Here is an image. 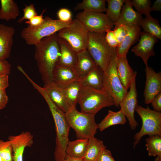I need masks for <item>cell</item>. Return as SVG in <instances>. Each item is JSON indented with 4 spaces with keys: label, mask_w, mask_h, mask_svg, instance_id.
Here are the masks:
<instances>
[{
    "label": "cell",
    "mask_w": 161,
    "mask_h": 161,
    "mask_svg": "<svg viewBox=\"0 0 161 161\" xmlns=\"http://www.w3.org/2000/svg\"><path fill=\"white\" fill-rule=\"evenodd\" d=\"M57 32L45 37L35 45V58L44 85L53 81V71L60 55Z\"/></svg>",
    "instance_id": "6da1fadb"
},
{
    "label": "cell",
    "mask_w": 161,
    "mask_h": 161,
    "mask_svg": "<svg viewBox=\"0 0 161 161\" xmlns=\"http://www.w3.org/2000/svg\"><path fill=\"white\" fill-rule=\"evenodd\" d=\"M46 101L52 116L56 132V147L54 152L55 161H63L69 141V136L70 127L66 117L65 113L59 109L52 102L42 87L36 88Z\"/></svg>",
    "instance_id": "7a4b0ae2"
},
{
    "label": "cell",
    "mask_w": 161,
    "mask_h": 161,
    "mask_svg": "<svg viewBox=\"0 0 161 161\" xmlns=\"http://www.w3.org/2000/svg\"><path fill=\"white\" fill-rule=\"evenodd\" d=\"M81 112L95 115L103 108L114 106L112 98L103 89L82 86L77 99Z\"/></svg>",
    "instance_id": "3957f363"
},
{
    "label": "cell",
    "mask_w": 161,
    "mask_h": 161,
    "mask_svg": "<svg viewBox=\"0 0 161 161\" xmlns=\"http://www.w3.org/2000/svg\"><path fill=\"white\" fill-rule=\"evenodd\" d=\"M44 21L41 25L36 27L28 25L21 32V38L29 45H35L44 38L57 32L61 29L69 26V22L54 19L49 16L44 18Z\"/></svg>",
    "instance_id": "277c9868"
},
{
    "label": "cell",
    "mask_w": 161,
    "mask_h": 161,
    "mask_svg": "<svg viewBox=\"0 0 161 161\" xmlns=\"http://www.w3.org/2000/svg\"><path fill=\"white\" fill-rule=\"evenodd\" d=\"M105 33L89 32L87 50L96 65L103 71L107 68L116 49L111 47L106 41Z\"/></svg>",
    "instance_id": "5b68a950"
},
{
    "label": "cell",
    "mask_w": 161,
    "mask_h": 161,
    "mask_svg": "<svg viewBox=\"0 0 161 161\" xmlns=\"http://www.w3.org/2000/svg\"><path fill=\"white\" fill-rule=\"evenodd\" d=\"M65 115L78 139H89L94 137L98 129V124L95 121V115L80 112L75 107L65 113Z\"/></svg>",
    "instance_id": "8992f818"
},
{
    "label": "cell",
    "mask_w": 161,
    "mask_h": 161,
    "mask_svg": "<svg viewBox=\"0 0 161 161\" xmlns=\"http://www.w3.org/2000/svg\"><path fill=\"white\" fill-rule=\"evenodd\" d=\"M136 111L141 119L142 124L140 131L134 136L133 148H135L140 141L142 137L148 136L157 135L161 137V113L152 110L148 106L144 108L137 104Z\"/></svg>",
    "instance_id": "52a82bcc"
},
{
    "label": "cell",
    "mask_w": 161,
    "mask_h": 161,
    "mask_svg": "<svg viewBox=\"0 0 161 161\" xmlns=\"http://www.w3.org/2000/svg\"><path fill=\"white\" fill-rule=\"evenodd\" d=\"M89 33L83 24L76 18L69 26L57 32L58 37L66 42L76 53L87 49Z\"/></svg>",
    "instance_id": "ba28073f"
},
{
    "label": "cell",
    "mask_w": 161,
    "mask_h": 161,
    "mask_svg": "<svg viewBox=\"0 0 161 161\" xmlns=\"http://www.w3.org/2000/svg\"><path fill=\"white\" fill-rule=\"evenodd\" d=\"M117 58L115 53L111 58L107 68L104 71L103 89L112 98L114 106L118 107L128 91L123 86L118 75Z\"/></svg>",
    "instance_id": "9c48e42d"
},
{
    "label": "cell",
    "mask_w": 161,
    "mask_h": 161,
    "mask_svg": "<svg viewBox=\"0 0 161 161\" xmlns=\"http://www.w3.org/2000/svg\"><path fill=\"white\" fill-rule=\"evenodd\" d=\"M89 32L103 33L114 28V24L106 14L82 11L76 16Z\"/></svg>",
    "instance_id": "30bf717a"
},
{
    "label": "cell",
    "mask_w": 161,
    "mask_h": 161,
    "mask_svg": "<svg viewBox=\"0 0 161 161\" xmlns=\"http://www.w3.org/2000/svg\"><path fill=\"white\" fill-rule=\"evenodd\" d=\"M137 74L134 76L130 87L129 91L119 104L120 110L126 117L131 129L134 130L138 126L135 119L134 113L135 109L138 104L137 93L136 86V78Z\"/></svg>",
    "instance_id": "8fae6325"
},
{
    "label": "cell",
    "mask_w": 161,
    "mask_h": 161,
    "mask_svg": "<svg viewBox=\"0 0 161 161\" xmlns=\"http://www.w3.org/2000/svg\"><path fill=\"white\" fill-rule=\"evenodd\" d=\"M145 86L143 93L144 102L151 103L155 97L161 92V72H156L152 68L146 67Z\"/></svg>",
    "instance_id": "7c38bea8"
},
{
    "label": "cell",
    "mask_w": 161,
    "mask_h": 161,
    "mask_svg": "<svg viewBox=\"0 0 161 161\" xmlns=\"http://www.w3.org/2000/svg\"><path fill=\"white\" fill-rule=\"evenodd\" d=\"M138 43L131 49L136 55L141 58L146 67L148 66L149 58L154 56V47L157 42L158 39L155 36L144 31L141 32Z\"/></svg>",
    "instance_id": "4fadbf2b"
},
{
    "label": "cell",
    "mask_w": 161,
    "mask_h": 161,
    "mask_svg": "<svg viewBox=\"0 0 161 161\" xmlns=\"http://www.w3.org/2000/svg\"><path fill=\"white\" fill-rule=\"evenodd\" d=\"M33 136L29 131L22 132L17 135H10L8 140L11 143L13 150V161H24L23 154L25 148L31 147L33 143Z\"/></svg>",
    "instance_id": "5bb4252c"
},
{
    "label": "cell",
    "mask_w": 161,
    "mask_h": 161,
    "mask_svg": "<svg viewBox=\"0 0 161 161\" xmlns=\"http://www.w3.org/2000/svg\"><path fill=\"white\" fill-rule=\"evenodd\" d=\"M80 78L74 68L56 64L53 71V81L64 89Z\"/></svg>",
    "instance_id": "9a60e30c"
},
{
    "label": "cell",
    "mask_w": 161,
    "mask_h": 161,
    "mask_svg": "<svg viewBox=\"0 0 161 161\" xmlns=\"http://www.w3.org/2000/svg\"><path fill=\"white\" fill-rule=\"evenodd\" d=\"M42 88L51 100L59 109L65 113L71 110L65 98L63 88L53 81L44 85Z\"/></svg>",
    "instance_id": "2e32d148"
},
{
    "label": "cell",
    "mask_w": 161,
    "mask_h": 161,
    "mask_svg": "<svg viewBox=\"0 0 161 161\" xmlns=\"http://www.w3.org/2000/svg\"><path fill=\"white\" fill-rule=\"evenodd\" d=\"M126 25L127 28V33L122 42L116 48L117 57H126L130 47L139 41L140 39L141 32L140 27L139 26Z\"/></svg>",
    "instance_id": "e0dca14e"
},
{
    "label": "cell",
    "mask_w": 161,
    "mask_h": 161,
    "mask_svg": "<svg viewBox=\"0 0 161 161\" xmlns=\"http://www.w3.org/2000/svg\"><path fill=\"white\" fill-rule=\"evenodd\" d=\"M15 29L12 27L0 24V59L6 60L10 56Z\"/></svg>",
    "instance_id": "ac0fdd59"
},
{
    "label": "cell",
    "mask_w": 161,
    "mask_h": 161,
    "mask_svg": "<svg viewBox=\"0 0 161 161\" xmlns=\"http://www.w3.org/2000/svg\"><path fill=\"white\" fill-rule=\"evenodd\" d=\"M120 16L114 25L139 26L143 19L142 15L134 10L130 0H125Z\"/></svg>",
    "instance_id": "d6986e66"
},
{
    "label": "cell",
    "mask_w": 161,
    "mask_h": 161,
    "mask_svg": "<svg viewBox=\"0 0 161 161\" xmlns=\"http://www.w3.org/2000/svg\"><path fill=\"white\" fill-rule=\"evenodd\" d=\"M117 63L119 77L123 86L128 90L130 88L134 75L137 74V72L134 71L130 66L127 57H117Z\"/></svg>",
    "instance_id": "ffe728a7"
},
{
    "label": "cell",
    "mask_w": 161,
    "mask_h": 161,
    "mask_svg": "<svg viewBox=\"0 0 161 161\" xmlns=\"http://www.w3.org/2000/svg\"><path fill=\"white\" fill-rule=\"evenodd\" d=\"M59 38L60 54L56 64L74 68L77 62V53L66 42Z\"/></svg>",
    "instance_id": "44dd1931"
},
{
    "label": "cell",
    "mask_w": 161,
    "mask_h": 161,
    "mask_svg": "<svg viewBox=\"0 0 161 161\" xmlns=\"http://www.w3.org/2000/svg\"><path fill=\"white\" fill-rule=\"evenodd\" d=\"M77 60L74 68L80 79L84 77L97 66L87 49L77 53Z\"/></svg>",
    "instance_id": "7402d4cb"
},
{
    "label": "cell",
    "mask_w": 161,
    "mask_h": 161,
    "mask_svg": "<svg viewBox=\"0 0 161 161\" xmlns=\"http://www.w3.org/2000/svg\"><path fill=\"white\" fill-rule=\"evenodd\" d=\"M104 71L98 66L84 77L79 81L82 86H87L98 89H103Z\"/></svg>",
    "instance_id": "603a6c76"
},
{
    "label": "cell",
    "mask_w": 161,
    "mask_h": 161,
    "mask_svg": "<svg viewBox=\"0 0 161 161\" xmlns=\"http://www.w3.org/2000/svg\"><path fill=\"white\" fill-rule=\"evenodd\" d=\"M0 19L7 21L15 19L19 15L17 3L13 0H1Z\"/></svg>",
    "instance_id": "cb8c5ba5"
},
{
    "label": "cell",
    "mask_w": 161,
    "mask_h": 161,
    "mask_svg": "<svg viewBox=\"0 0 161 161\" xmlns=\"http://www.w3.org/2000/svg\"><path fill=\"white\" fill-rule=\"evenodd\" d=\"M88 141L89 139H87L69 141L66 149V154L72 157L83 158L86 151Z\"/></svg>",
    "instance_id": "d4e9b609"
},
{
    "label": "cell",
    "mask_w": 161,
    "mask_h": 161,
    "mask_svg": "<svg viewBox=\"0 0 161 161\" xmlns=\"http://www.w3.org/2000/svg\"><path fill=\"white\" fill-rule=\"evenodd\" d=\"M106 147L103 142L95 137L89 139L88 143L83 161H96L101 150Z\"/></svg>",
    "instance_id": "484cf974"
},
{
    "label": "cell",
    "mask_w": 161,
    "mask_h": 161,
    "mask_svg": "<svg viewBox=\"0 0 161 161\" xmlns=\"http://www.w3.org/2000/svg\"><path fill=\"white\" fill-rule=\"evenodd\" d=\"M126 122V117L120 110L117 112L109 110L107 114L98 124V129L102 131L111 126L123 125Z\"/></svg>",
    "instance_id": "4316f807"
},
{
    "label": "cell",
    "mask_w": 161,
    "mask_h": 161,
    "mask_svg": "<svg viewBox=\"0 0 161 161\" xmlns=\"http://www.w3.org/2000/svg\"><path fill=\"white\" fill-rule=\"evenodd\" d=\"M106 0H83L78 3L74 8L75 11L83 10L91 12L103 13L106 12Z\"/></svg>",
    "instance_id": "83f0119b"
},
{
    "label": "cell",
    "mask_w": 161,
    "mask_h": 161,
    "mask_svg": "<svg viewBox=\"0 0 161 161\" xmlns=\"http://www.w3.org/2000/svg\"><path fill=\"white\" fill-rule=\"evenodd\" d=\"M139 26L143 31L161 39V27L158 20L151 16L146 17L142 19Z\"/></svg>",
    "instance_id": "f1b7e54d"
},
{
    "label": "cell",
    "mask_w": 161,
    "mask_h": 161,
    "mask_svg": "<svg viewBox=\"0 0 161 161\" xmlns=\"http://www.w3.org/2000/svg\"><path fill=\"white\" fill-rule=\"evenodd\" d=\"M81 87L79 81H77L63 89L65 98L71 109L76 107L77 99Z\"/></svg>",
    "instance_id": "f546056e"
},
{
    "label": "cell",
    "mask_w": 161,
    "mask_h": 161,
    "mask_svg": "<svg viewBox=\"0 0 161 161\" xmlns=\"http://www.w3.org/2000/svg\"><path fill=\"white\" fill-rule=\"evenodd\" d=\"M125 0H107L108 7L106 14L114 24L115 23L120 16L122 8Z\"/></svg>",
    "instance_id": "4dcf8cb0"
},
{
    "label": "cell",
    "mask_w": 161,
    "mask_h": 161,
    "mask_svg": "<svg viewBox=\"0 0 161 161\" xmlns=\"http://www.w3.org/2000/svg\"><path fill=\"white\" fill-rule=\"evenodd\" d=\"M148 136L145 139L148 155L161 158V137L157 135Z\"/></svg>",
    "instance_id": "1f68e13d"
},
{
    "label": "cell",
    "mask_w": 161,
    "mask_h": 161,
    "mask_svg": "<svg viewBox=\"0 0 161 161\" xmlns=\"http://www.w3.org/2000/svg\"><path fill=\"white\" fill-rule=\"evenodd\" d=\"M133 6L140 14H143L146 17L151 16L150 8L151 2V0H130Z\"/></svg>",
    "instance_id": "d6a6232c"
},
{
    "label": "cell",
    "mask_w": 161,
    "mask_h": 161,
    "mask_svg": "<svg viewBox=\"0 0 161 161\" xmlns=\"http://www.w3.org/2000/svg\"><path fill=\"white\" fill-rule=\"evenodd\" d=\"M0 157L4 161H13L12 146L9 140H0Z\"/></svg>",
    "instance_id": "836d02e7"
},
{
    "label": "cell",
    "mask_w": 161,
    "mask_h": 161,
    "mask_svg": "<svg viewBox=\"0 0 161 161\" xmlns=\"http://www.w3.org/2000/svg\"><path fill=\"white\" fill-rule=\"evenodd\" d=\"M23 16L18 19L17 22L19 24L25 20H29L33 17L38 15L34 5L33 4H30L29 5H26L23 9Z\"/></svg>",
    "instance_id": "e575fe53"
},
{
    "label": "cell",
    "mask_w": 161,
    "mask_h": 161,
    "mask_svg": "<svg viewBox=\"0 0 161 161\" xmlns=\"http://www.w3.org/2000/svg\"><path fill=\"white\" fill-rule=\"evenodd\" d=\"M113 30L120 44L123 41L127 32V26L125 25H114Z\"/></svg>",
    "instance_id": "d590c367"
},
{
    "label": "cell",
    "mask_w": 161,
    "mask_h": 161,
    "mask_svg": "<svg viewBox=\"0 0 161 161\" xmlns=\"http://www.w3.org/2000/svg\"><path fill=\"white\" fill-rule=\"evenodd\" d=\"M57 15L58 19L62 22H69L72 20V12L67 8H62L59 9L57 13Z\"/></svg>",
    "instance_id": "8d00e7d4"
},
{
    "label": "cell",
    "mask_w": 161,
    "mask_h": 161,
    "mask_svg": "<svg viewBox=\"0 0 161 161\" xmlns=\"http://www.w3.org/2000/svg\"><path fill=\"white\" fill-rule=\"evenodd\" d=\"M105 38L106 41L111 47L116 49L118 46V41L112 30H109L106 31Z\"/></svg>",
    "instance_id": "74e56055"
},
{
    "label": "cell",
    "mask_w": 161,
    "mask_h": 161,
    "mask_svg": "<svg viewBox=\"0 0 161 161\" xmlns=\"http://www.w3.org/2000/svg\"><path fill=\"white\" fill-rule=\"evenodd\" d=\"M46 9H44L40 15L35 16L29 20L26 21L25 23L32 27H38L41 25L44 21L43 15Z\"/></svg>",
    "instance_id": "f35d334b"
},
{
    "label": "cell",
    "mask_w": 161,
    "mask_h": 161,
    "mask_svg": "<svg viewBox=\"0 0 161 161\" xmlns=\"http://www.w3.org/2000/svg\"><path fill=\"white\" fill-rule=\"evenodd\" d=\"M96 161H115L112 156L111 151L104 148L100 152Z\"/></svg>",
    "instance_id": "ab89813d"
},
{
    "label": "cell",
    "mask_w": 161,
    "mask_h": 161,
    "mask_svg": "<svg viewBox=\"0 0 161 161\" xmlns=\"http://www.w3.org/2000/svg\"><path fill=\"white\" fill-rule=\"evenodd\" d=\"M11 66L6 60L0 59V74L8 75L10 72Z\"/></svg>",
    "instance_id": "60d3db41"
},
{
    "label": "cell",
    "mask_w": 161,
    "mask_h": 161,
    "mask_svg": "<svg viewBox=\"0 0 161 161\" xmlns=\"http://www.w3.org/2000/svg\"><path fill=\"white\" fill-rule=\"evenodd\" d=\"M151 105L155 111H161V92L158 94L152 100Z\"/></svg>",
    "instance_id": "b9f144b4"
},
{
    "label": "cell",
    "mask_w": 161,
    "mask_h": 161,
    "mask_svg": "<svg viewBox=\"0 0 161 161\" xmlns=\"http://www.w3.org/2000/svg\"><path fill=\"white\" fill-rule=\"evenodd\" d=\"M9 100L5 89L0 90V110L4 108Z\"/></svg>",
    "instance_id": "7bdbcfd3"
},
{
    "label": "cell",
    "mask_w": 161,
    "mask_h": 161,
    "mask_svg": "<svg viewBox=\"0 0 161 161\" xmlns=\"http://www.w3.org/2000/svg\"><path fill=\"white\" fill-rule=\"evenodd\" d=\"M9 85L8 75L0 74V90L5 89Z\"/></svg>",
    "instance_id": "ee69618b"
},
{
    "label": "cell",
    "mask_w": 161,
    "mask_h": 161,
    "mask_svg": "<svg viewBox=\"0 0 161 161\" xmlns=\"http://www.w3.org/2000/svg\"><path fill=\"white\" fill-rule=\"evenodd\" d=\"M151 11H161V0H157L154 1L153 5L151 7Z\"/></svg>",
    "instance_id": "f6af8a7d"
},
{
    "label": "cell",
    "mask_w": 161,
    "mask_h": 161,
    "mask_svg": "<svg viewBox=\"0 0 161 161\" xmlns=\"http://www.w3.org/2000/svg\"><path fill=\"white\" fill-rule=\"evenodd\" d=\"M63 161H83L82 158H75L66 154L65 157Z\"/></svg>",
    "instance_id": "bcb514c9"
},
{
    "label": "cell",
    "mask_w": 161,
    "mask_h": 161,
    "mask_svg": "<svg viewBox=\"0 0 161 161\" xmlns=\"http://www.w3.org/2000/svg\"><path fill=\"white\" fill-rule=\"evenodd\" d=\"M0 161H4V160L1 157H0Z\"/></svg>",
    "instance_id": "7dc6e473"
}]
</instances>
